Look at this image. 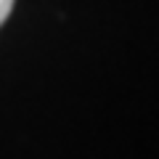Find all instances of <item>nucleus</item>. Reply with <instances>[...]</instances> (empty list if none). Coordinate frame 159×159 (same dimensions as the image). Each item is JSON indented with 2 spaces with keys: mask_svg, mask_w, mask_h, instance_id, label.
Wrapping results in <instances>:
<instances>
[{
  "mask_svg": "<svg viewBox=\"0 0 159 159\" xmlns=\"http://www.w3.org/2000/svg\"><path fill=\"white\" fill-rule=\"evenodd\" d=\"M13 6H16V0H0V27L8 21V16H11Z\"/></svg>",
  "mask_w": 159,
  "mask_h": 159,
  "instance_id": "1",
  "label": "nucleus"
}]
</instances>
